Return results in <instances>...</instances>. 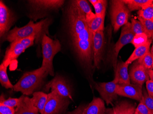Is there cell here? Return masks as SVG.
<instances>
[{"label":"cell","mask_w":153,"mask_h":114,"mask_svg":"<svg viewBox=\"0 0 153 114\" xmlns=\"http://www.w3.org/2000/svg\"><path fill=\"white\" fill-rule=\"evenodd\" d=\"M134 114H151L147 106L145 105L142 99L137 107L136 108Z\"/></svg>","instance_id":"obj_34"},{"label":"cell","mask_w":153,"mask_h":114,"mask_svg":"<svg viewBox=\"0 0 153 114\" xmlns=\"http://www.w3.org/2000/svg\"><path fill=\"white\" fill-rule=\"evenodd\" d=\"M129 65L125 62L119 61L117 64L114 81L118 85H128L131 84L129 74L128 71Z\"/></svg>","instance_id":"obj_17"},{"label":"cell","mask_w":153,"mask_h":114,"mask_svg":"<svg viewBox=\"0 0 153 114\" xmlns=\"http://www.w3.org/2000/svg\"><path fill=\"white\" fill-rule=\"evenodd\" d=\"M56 90L62 96L72 100L71 88L65 79L60 75H57L50 82H48L44 88V90L48 92L50 90Z\"/></svg>","instance_id":"obj_9"},{"label":"cell","mask_w":153,"mask_h":114,"mask_svg":"<svg viewBox=\"0 0 153 114\" xmlns=\"http://www.w3.org/2000/svg\"><path fill=\"white\" fill-rule=\"evenodd\" d=\"M13 12L2 1H0V36L1 38L9 31L15 21Z\"/></svg>","instance_id":"obj_10"},{"label":"cell","mask_w":153,"mask_h":114,"mask_svg":"<svg viewBox=\"0 0 153 114\" xmlns=\"http://www.w3.org/2000/svg\"><path fill=\"white\" fill-rule=\"evenodd\" d=\"M131 24L133 31L135 34H141V33H143L146 34V32H145L142 24L140 22V21L137 20L134 18H131Z\"/></svg>","instance_id":"obj_31"},{"label":"cell","mask_w":153,"mask_h":114,"mask_svg":"<svg viewBox=\"0 0 153 114\" xmlns=\"http://www.w3.org/2000/svg\"><path fill=\"white\" fill-rule=\"evenodd\" d=\"M153 1V0H123L130 12L146 9L151 6Z\"/></svg>","instance_id":"obj_22"},{"label":"cell","mask_w":153,"mask_h":114,"mask_svg":"<svg viewBox=\"0 0 153 114\" xmlns=\"http://www.w3.org/2000/svg\"><path fill=\"white\" fill-rule=\"evenodd\" d=\"M152 46L151 47V50H150V52H151V55H152V57H153V37L152 38Z\"/></svg>","instance_id":"obj_40"},{"label":"cell","mask_w":153,"mask_h":114,"mask_svg":"<svg viewBox=\"0 0 153 114\" xmlns=\"http://www.w3.org/2000/svg\"><path fill=\"white\" fill-rule=\"evenodd\" d=\"M143 99L144 104L150 111L151 114H153V99L149 95L147 91L145 89L143 90Z\"/></svg>","instance_id":"obj_33"},{"label":"cell","mask_w":153,"mask_h":114,"mask_svg":"<svg viewBox=\"0 0 153 114\" xmlns=\"http://www.w3.org/2000/svg\"><path fill=\"white\" fill-rule=\"evenodd\" d=\"M137 19L142 24L149 38H152L153 37V21L145 19L138 16Z\"/></svg>","instance_id":"obj_28"},{"label":"cell","mask_w":153,"mask_h":114,"mask_svg":"<svg viewBox=\"0 0 153 114\" xmlns=\"http://www.w3.org/2000/svg\"><path fill=\"white\" fill-rule=\"evenodd\" d=\"M152 70H153V65H152Z\"/></svg>","instance_id":"obj_41"},{"label":"cell","mask_w":153,"mask_h":114,"mask_svg":"<svg viewBox=\"0 0 153 114\" xmlns=\"http://www.w3.org/2000/svg\"><path fill=\"white\" fill-rule=\"evenodd\" d=\"M70 99L59 95L56 90L48 94L43 114H62L68 108Z\"/></svg>","instance_id":"obj_6"},{"label":"cell","mask_w":153,"mask_h":114,"mask_svg":"<svg viewBox=\"0 0 153 114\" xmlns=\"http://www.w3.org/2000/svg\"><path fill=\"white\" fill-rule=\"evenodd\" d=\"M117 93L118 96L126 97L140 102L143 97L142 86L137 84L118 85Z\"/></svg>","instance_id":"obj_13"},{"label":"cell","mask_w":153,"mask_h":114,"mask_svg":"<svg viewBox=\"0 0 153 114\" xmlns=\"http://www.w3.org/2000/svg\"><path fill=\"white\" fill-rule=\"evenodd\" d=\"M61 44L58 39H51L46 34L44 36L41 41L42 64L41 66L47 69L49 74L54 76L53 60L54 57L61 50Z\"/></svg>","instance_id":"obj_4"},{"label":"cell","mask_w":153,"mask_h":114,"mask_svg":"<svg viewBox=\"0 0 153 114\" xmlns=\"http://www.w3.org/2000/svg\"><path fill=\"white\" fill-rule=\"evenodd\" d=\"M26 49L23 39L14 41L11 43L10 46L7 48L3 61H6L11 63L12 61L16 60L22 53H24Z\"/></svg>","instance_id":"obj_15"},{"label":"cell","mask_w":153,"mask_h":114,"mask_svg":"<svg viewBox=\"0 0 153 114\" xmlns=\"http://www.w3.org/2000/svg\"><path fill=\"white\" fill-rule=\"evenodd\" d=\"M19 101V98H13L10 97L7 99H5V96L3 94H2L0 97V103L2 104L10 107L14 108L17 107Z\"/></svg>","instance_id":"obj_30"},{"label":"cell","mask_w":153,"mask_h":114,"mask_svg":"<svg viewBox=\"0 0 153 114\" xmlns=\"http://www.w3.org/2000/svg\"><path fill=\"white\" fill-rule=\"evenodd\" d=\"M76 4L85 14L86 19L87 23L88 26L93 20L95 18L96 15L92 11L91 8L88 3V1L85 0H76Z\"/></svg>","instance_id":"obj_24"},{"label":"cell","mask_w":153,"mask_h":114,"mask_svg":"<svg viewBox=\"0 0 153 114\" xmlns=\"http://www.w3.org/2000/svg\"><path fill=\"white\" fill-rule=\"evenodd\" d=\"M149 79L153 82V70L152 69H149Z\"/></svg>","instance_id":"obj_38"},{"label":"cell","mask_w":153,"mask_h":114,"mask_svg":"<svg viewBox=\"0 0 153 114\" xmlns=\"http://www.w3.org/2000/svg\"><path fill=\"white\" fill-rule=\"evenodd\" d=\"M48 74L47 69L42 66L36 70L27 72L14 85L13 90L14 91L21 92L25 96L31 95L41 89Z\"/></svg>","instance_id":"obj_3"},{"label":"cell","mask_w":153,"mask_h":114,"mask_svg":"<svg viewBox=\"0 0 153 114\" xmlns=\"http://www.w3.org/2000/svg\"><path fill=\"white\" fill-rule=\"evenodd\" d=\"M152 42V38L149 39L146 44L135 48L133 53L125 62L130 65L134 61L137 60L150 50V45Z\"/></svg>","instance_id":"obj_21"},{"label":"cell","mask_w":153,"mask_h":114,"mask_svg":"<svg viewBox=\"0 0 153 114\" xmlns=\"http://www.w3.org/2000/svg\"><path fill=\"white\" fill-rule=\"evenodd\" d=\"M118 85L113 80L111 82L96 83L94 86L102 99L105 101L107 105H109L112 104L117 98V89Z\"/></svg>","instance_id":"obj_8"},{"label":"cell","mask_w":153,"mask_h":114,"mask_svg":"<svg viewBox=\"0 0 153 114\" xmlns=\"http://www.w3.org/2000/svg\"><path fill=\"white\" fill-rule=\"evenodd\" d=\"M110 14L114 32H117L128 22L130 11L123 0H112L110 1Z\"/></svg>","instance_id":"obj_5"},{"label":"cell","mask_w":153,"mask_h":114,"mask_svg":"<svg viewBox=\"0 0 153 114\" xmlns=\"http://www.w3.org/2000/svg\"><path fill=\"white\" fill-rule=\"evenodd\" d=\"M151 6H152V7H153V2H152V5H151Z\"/></svg>","instance_id":"obj_42"},{"label":"cell","mask_w":153,"mask_h":114,"mask_svg":"<svg viewBox=\"0 0 153 114\" xmlns=\"http://www.w3.org/2000/svg\"><path fill=\"white\" fill-rule=\"evenodd\" d=\"M149 71L136 61L130 70L129 74L131 81L133 84L143 86L144 83L150 79Z\"/></svg>","instance_id":"obj_14"},{"label":"cell","mask_w":153,"mask_h":114,"mask_svg":"<svg viewBox=\"0 0 153 114\" xmlns=\"http://www.w3.org/2000/svg\"><path fill=\"white\" fill-rule=\"evenodd\" d=\"M99 1V0H89V1L93 6H94Z\"/></svg>","instance_id":"obj_39"},{"label":"cell","mask_w":153,"mask_h":114,"mask_svg":"<svg viewBox=\"0 0 153 114\" xmlns=\"http://www.w3.org/2000/svg\"><path fill=\"white\" fill-rule=\"evenodd\" d=\"M137 61L147 69L149 70L152 69L153 58L151 55L150 50L142 57L141 58L137 60Z\"/></svg>","instance_id":"obj_26"},{"label":"cell","mask_w":153,"mask_h":114,"mask_svg":"<svg viewBox=\"0 0 153 114\" xmlns=\"http://www.w3.org/2000/svg\"><path fill=\"white\" fill-rule=\"evenodd\" d=\"M15 109L0 103V114H15Z\"/></svg>","instance_id":"obj_35"},{"label":"cell","mask_w":153,"mask_h":114,"mask_svg":"<svg viewBox=\"0 0 153 114\" xmlns=\"http://www.w3.org/2000/svg\"><path fill=\"white\" fill-rule=\"evenodd\" d=\"M38 110L33 104L31 99L23 95L19 97V101L15 109V114H39Z\"/></svg>","instance_id":"obj_16"},{"label":"cell","mask_w":153,"mask_h":114,"mask_svg":"<svg viewBox=\"0 0 153 114\" xmlns=\"http://www.w3.org/2000/svg\"><path fill=\"white\" fill-rule=\"evenodd\" d=\"M106 109L104 100L94 97L92 101L86 106L82 114H106Z\"/></svg>","instance_id":"obj_18"},{"label":"cell","mask_w":153,"mask_h":114,"mask_svg":"<svg viewBox=\"0 0 153 114\" xmlns=\"http://www.w3.org/2000/svg\"><path fill=\"white\" fill-rule=\"evenodd\" d=\"M30 7L35 12H45L58 10L64 4L63 0H30Z\"/></svg>","instance_id":"obj_12"},{"label":"cell","mask_w":153,"mask_h":114,"mask_svg":"<svg viewBox=\"0 0 153 114\" xmlns=\"http://www.w3.org/2000/svg\"><path fill=\"white\" fill-rule=\"evenodd\" d=\"M149 39L150 38H149L146 33L135 34L131 43L135 48H136L146 44Z\"/></svg>","instance_id":"obj_27"},{"label":"cell","mask_w":153,"mask_h":114,"mask_svg":"<svg viewBox=\"0 0 153 114\" xmlns=\"http://www.w3.org/2000/svg\"><path fill=\"white\" fill-rule=\"evenodd\" d=\"M137 14L138 17L145 19L153 21V7L151 6L146 9L138 11Z\"/></svg>","instance_id":"obj_32"},{"label":"cell","mask_w":153,"mask_h":114,"mask_svg":"<svg viewBox=\"0 0 153 114\" xmlns=\"http://www.w3.org/2000/svg\"><path fill=\"white\" fill-rule=\"evenodd\" d=\"M86 105H80L77 108L75 109L74 110L70 112H68V114H82L83 110L85 109V108L86 107Z\"/></svg>","instance_id":"obj_37"},{"label":"cell","mask_w":153,"mask_h":114,"mask_svg":"<svg viewBox=\"0 0 153 114\" xmlns=\"http://www.w3.org/2000/svg\"><path fill=\"white\" fill-rule=\"evenodd\" d=\"M105 43L104 31H99L94 34L93 66L94 68H100L103 60V51Z\"/></svg>","instance_id":"obj_11"},{"label":"cell","mask_w":153,"mask_h":114,"mask_svg":"<svg viewBox=\"0 0 153 114\" xmlns=\"http://www.w3.org/2000/svg\"><path fill=\"white\" fill-rule=\"evenodd\" d=\"M135 110L134 104L127 101H122L112 108L107 109L106 114H134Z\"/></svg>","instance_id":"obj_19"},{"label":"cell","mask_w":153,"mask_h":114,"mask_svg":"<svg viewBox=\"0 0 153 114\" xmlns=\"http://www.w3.org/2000/svg\"><path fill=\"white\" fill-rule=\"evenodd\" d=\"M67 25L72 46L76 56L85 69L94 68V34L87 23L85 14L72 1L67 9Z\"/></svg>","instance_id":"obj_1"},{"label":"cell","mask_w":153,"mask_h":114,"mask_svg":"<svg viewBox=\"0 0 153 114\" xmlns=\"http://www.w3.org/2000/svg\"><path fill=\"white\" fill-rule=\"evenodd\" d=\"M147 91L149 95L153 99V82L150 79L147 80L146 82Z\"/></svg>","instance_id":"obj_36"},{"label":"cell","mask_w":153,"mask_h":114,"mask_svg":"<svg viewBox=\"0 0 153 114\" xmlns=\"http://www.w3.org/2000/svg\"><path fill=\"white\" fill-rule=\"evenodd\" d=\"M10 64L8 62L3 61L0 65V83L7 89H13L14 86L10 82L7 73V68Z\"/></svg>","instance_id":"obj_23"},{"label":"cell","mask_w":153,"mask_h":114,"mask_svg":"<svg viewBox=\"0 0 153 114\" xmlns=\"http://www.w3.org/2000/svg\"><path fill=\"white\" fill-rule=\"evenodd\" d=\"M107 1L105 0H99L98 2L94 6L96 16L100 17L106 14Z\"/></svg>","instance_id":"obj_29"},{"label":"cell","mask_w":153,"mask_h":114,"mask_svg":"<svg viewBox=\"0 0 153 114\" xmlns=\"http://www.w3.org/2000/svg\"><path fill=\"white\" fill-rule=\"evenodd\" d=\"M105 14L100 17L96 16L89 24V28L93 34L99 31H104V23L105 19Z\"/></svg>","instance_id":"obj_25"},{"label":"cell","mask_w":153,"mask_h":114,"mask_svg":"<svg viewBox=\"0 0 153 114\" xmlns=\"http://www.w3.org/2000/svg\"><path fill=\"white\" fill-rule=\"evenodd\" d=\"M135 34L132 29L131 24L128 22L122 27L121 35L119 40L115 44L112 57V65L114 71L117 68L118 55L122 48L129 43H131Z\"/></svg>","instance_id":"obj_7"},{"label":"cell","mask_w":153,"mask_h":114,"mask_svg":"<svg viewBox=\"0 0 153 114\" xmlns=\"http://www.w3.org/2000/svg\"><path fill=\"white\" fill-rule=\"evenodd\" d=\"M31 101L35 107L38 110L40 114H43L48 99V94L42 91L33 93Z\"/></svg>","instance_id":"obj_20"},{"label":"cell","mask_w":153,"mask_h":114,"mask_svg":"<svg viewBox=\"0 0 153 114\" xmlns=\"http://www.w3.org/2000/svg\"><path fill=\"white\" fill-rule=\"evenodd\" d=\"M51 24V19L47 18L34 24L33 21H30L29 23L23 27H15L9 31L3 37L4 41L10 43L19 39H23L31 36H36L37 43L42 40L45 34H49V27Z\"/></svg>","instance_id":"obj_2"}]
</instances>
